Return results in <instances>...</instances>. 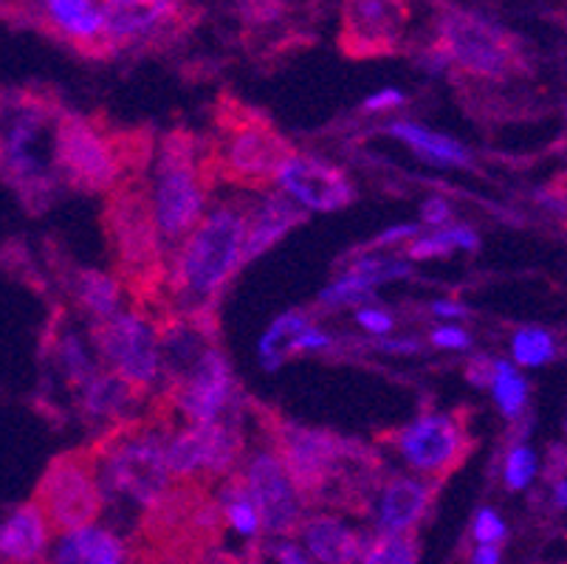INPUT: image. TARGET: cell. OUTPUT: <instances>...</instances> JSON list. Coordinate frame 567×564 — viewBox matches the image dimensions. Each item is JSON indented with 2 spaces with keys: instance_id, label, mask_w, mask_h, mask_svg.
I'll use <instances>...</instances> for the list:
<instances>
[{
  "instance_id": "6da1fadb",
  "label": "cell",
  "mask_w": 567,
  "mask_h": 564,
  "mask_svg": "<svg viewBox=\"0 0 567 564\" xmlns=\"http://www.w3.org/2000/svg\"><path fill=\"white\" fill-rule=\"evenodd\" d=\"M266 443L275 449L306 505H333L368 514L384 480L381 460L370 447L344 441L337 432L302 427L266 407H255Z\"/></svg>"
},
{
  "instance_id": "7a4b0ae2",
  "label": "cell",
  "mask_w": 567,
  "mask_h": 564,
  "mask_svg": "<svg viewBox=\"0 0 567 564\" xmlns=\"http://www.w3.org/2000/svg\"><path fill=\"white\" fill-rule=\"evenodd\" d=\"M175 432V412L167 398L158 396L144 418L107 427L91 452L100 472L105 509L142 511L173 483L167 469V441Z\"/></svg>"
},
{
  "instance_id": "3957f363",
  "label": "cell",
  "mask_w": 567,
  "mask_h": 564,
  "mask_svg": "<svg viewBox=\"0 0 567 564\" xmlns=\"http://www.w3.org/2000/svg\"><path fill=\"white\" fill-rule=\"evenodd\" d=\"M251 204L224 201L209 206L200 224L167 257L164 308L195 314L215 310L220 291L240 268Z\"/></svg>"
},
{
  "instance_id": "277c9868",
  "label": "cell",
  "mask_w": 567,
  "mask_h": 564,
  "mask_svg": "<svg viewBox=\"0 0 567 564\" xmlns=\"http://www.w3.org/2000/svg\"><path fill=\"white\" fill-rule=\"evenodd\" d=\"M51 150L60 184L87 195H107L125 178L147 175L153 155L147 131H113L96 119L65 111L54 122Z\"/></svg>"
},
{
  "instance_id": "5b68a950",
  "label": "cell",
  "mask_w": 567,
  "mask_h": 564,
  "mask_svg": "<svg viewBox=\"0 0 567 564\" xmlns=\"http://www.w3.org/2000/svg\"><path fill=\"white\" fill-rule=\"evenodd\" d=\"M102 229L116 268L113 277L125 291H131L136 310L147 314V308H158L164 314L167 257L158 240L144 175L125 178L105 195Z\"/></svg>"
},
{
  "instance_id": "8992f818",
  "label": "cell",
  "mask_w": 567,
  "mask_h": 564,
  "mask_svg": "<svg viewBox=\"0 0 567 564\" xmlns=\"http://www.w3.org/2000/svg\"><path fill=\"white\" fill-rule=\"evenodd\" d=\"M144 178L158 240L164 257H169L209 209V189L215 184L209 147L195 133L169 131L158 142L153 173Z\"/></svg>"
},
{
  "instance_id": "52a82bcc",
  "label": "cell",
  "mask_w": 567,
  "mask_h": 564,
  "mask_svg": "<svg viewBox=\"0 0 567 564\" xmlns=\"http://www.w3.org/2000/svg\"><path fill=\"white\" fill-rule=\"evenodd\" d=\"M56 116L60 107L38 96L0 105V178L32 209H43L60 184L51 150Z\"/></svg>"
},
{
  "instance_id": "ba28073f",
  "label": "cell",
  "mask_w": 567,
  "mask_h": 564,
  "mask_svg": "<svg viewBox=\"0 0 567 564\" xmlns=\"http://www.w3.org/2000/svg\"><path fill=\"white\" fill-rule=\"evenodd\" d=\"M206 147L215 181L224 178L251 193L275 184L280 164L293 153L275 124L240 102L220 105L218 136L206 142Z\"/></svg>"
},
{
  "instance_id": "9c48e42d",
  "label": "cell",
  "mask_w": 567,
  "mask_h": 564,
  "mask_svg": "<svg viewBox=\"0 0 567 564\" xmlns=\"http://www.w3.org/2000/svg\"><path fill=\"white\" fill-rule=\"evenodd\" d=\"M32 503L43 511L51 534L94 525L105 514V496L91 447L56 454L40 478Z\"/></svg>"
},
{
  "instance_id": "30bf717a",
  "label": "cell",
  "mask_w": 567,
  "mask_h": 564,
  "mask_svg": "<svg viewBox=\"0 0 567 564\" xmlns=\"http://www.w3.org/2000/svg\"><path fill=\"white\" fill-rule=\"evenodd\" d=\"M244 449L246 438L240 410L213 423L175 427L167 441L169 478L178 483H198L215 489L220 480L240 469Z\"/></svg>"
},
{
  "instance_id": "8fae6325",
  "label": "cell",
  "mask_w": 567,
  "mask_h": 564,
  "mask_svg": "<svg viewBox=\"0 0 567 564\" xmlns=\"http://www.w3.org/2000/svg\"><path fill=\"white\" fill-rule=\"evenodd\" d=\"M91 345L102 370L127 381L144 398L162 381L156 325L142 310H116L91 325Z\"/></svg>"
},
{
  "instance_id": "7c38bea8",
  "label": "cell",
  "mask_w": 567,
  "mask_h": 564,
  "mask_svg": "<svg viewBox=\"0 0 567 564\" xmlns=\"http://www.w3.org/2000/svg\"><path fill=\"white\" fill-rule=\"evenodd\" d=\"M384 438L412 474L437 480V483H443L455 469H461L474 447L463 410L424 412L406 427L386 432Z\"/></svg>"
},
{
  "instance_id": "4fadbf2b",
  "label": "cell",
  "mask_w": 567,
  "mask_h": 564,
  "mask_svg": "<svg viewBox=\"0 0 567 564\" xmlns=\"http://www.w3.org/2000/svg\"><path fill=\"white\" fill-rule=\"evenodd\" d=\"M435 43L450 57V65H457L477 80H508L519 69L517 40L483 14H446Z\"/></svg>"
},
{
  "instance_id": "5bb4252c",
  "label": "cell",
  "mask_w": 567,
  "mask_h": 564,
  "mask_svg": "<svg viewBox=\"0 0 567 564\" xmlns=\"http://www.w3.org/2000/svg\"><path fill=\"white\" fill-rule=\"evenodd\" d=\"M162 396L173 407L175 418H184L187 423L220 421L244 407L240 387L220 345L206 350L182 379L164 384Z\"/></svg>"
},
{
  "instance_id": "9a60e30c",
  "label": "cell",
  "mask_w": 567,
  "mask_h": 564,
  "mask_svg": "<svg viewBox=\"0 0 567 564\" xmlns=\"http://www.w3.org/2000/svg\"><path fill=\"white\" fill-rule=\"evenodd\" d=\"M246 480V489L251 494L257 516H260V531L266 540H288L300 531L302 520L308 514V505L302 503L300 491L288 478L286 465L275 454L271 447H262L246 460L240 469Z\"/></svg>"
},
{
  "instance_id": "2e32d148",
  "label": "cell",
  "mask_w": 567,
  "mask_h": 564,
  "mask_svg": "<svg viewBox=\"0 0 567 564\" xmlns=\"http://www.w3.org/2000/svg\"><path fill=\"white\" fill-rule=\"evenodd\" d=\"M275 184L293 204L311 212H337L353 204L355 186L344 170L322 162L317 155H302L293 150L277 170Z\"/></svg>"
},
{
  "instance_id": "e0dca14e",
  "label": "cell",
  "mask_w": 567,
  "mask_h": 564,
  "mask_svg": "<svg viewBox=\"0 0 567 564\" xmlns=\"http://www.w3.org/2000/svg\"><path fill=\"white\" fill-rule=\"evenodd\" d=\"M410 23L404 0H344L342 49L350 57L393 54Z\"/></svg>"
},
{
  "instance_id": "ac0fdd59",
  "label": "cell",
  "mask_w": 567,
  "mask_h": 564,
  "mask_svg": "<svg viewBox=\"0 0 567 564\" xmlns=\"http://www.w3.org/2000/svg\"><path fill=\"white\" fill-rule=\"evenodd\" d=\"M437 480L417 474H393L384 478L370 500V514L379 534H415L435 505Z\"/></svg>"
},
{
  "instance_id": "d6986e66",
  "label": "cell",
  "mask_w": 567,
  "mask_h": 564,
  "mask_svg": "<svg viewBox=\"0 0 567 564\" xmlns=\"http://www.w3.org/2000/svg\"><path fill=\"white\" fill-rule=\"evenodd\" d=\"M178 14V0H102L105 38L111 49L156 38L173 25Z\"/></svg>"
},
{
  "instance_id": "ffe728a7",
  "label": "cell",
  "mask_w": 567,
  "mask_h": 564,
  "mask_svg": "<svg viewBox=\"0 0 567 564\" xmlns=\"http://www.w3.org/2000/svg\"><path fill=\"white\" fill-rule=\"evenodd\" d=\"M297 534L302 540V551L313 564H359L370 542V536L355 531L348 520L328 511L306 514Z\"/></svg>"
},
{
  "instance_id": "44dd1931",
  "label": "cell",
  "mask_w": 567,
  "mask_h": 564,
  "mask_svg": "<svg viewBox=\"0 0 567 564\" xmlns=\"http://www.w3.org/2000/svg\"><path fill=\"white\" fill-rule=\"evenodd\" d=\"M43 18L56 38L82 54L102 57L113 51L105 38L102 0H43Z\"/></svg>"
},
{
  "instance_id": "7402d4cb",
  "label": "cell",
  "mask_w": 567,
  "mask_h": 564,
  "mask_svg": "<svg viewBox=\"0 0 567 564\" xmlns=\"http://www.w3.org/2000/svg\"><path fill=\"white\" fill-rule=\"evenodd\" d=\"M308 221V212L302 206L293 204L282 193H266L257 198L249 209V224H246V240L244 255H240V268L260 257L262 252L275 246L277 240L288 235L293 226H300Z\"/></svg>"
},
{
  "instance_id": "603a6c76",
  "label": "cell",
  "mask_w": 567,
  "mask_h": 564,
  "mask_svg": "<svg viewBox=\"0 0 567 564\" xmlns=\"http://www.w3.org/2000/svg\"><path fill=\"white\" fill-rule=\"evenodd\" d=\"M49 564H131V542L105 525H85L60 534Z\"/></svg>"
},
{
  "instance_id": "cb8c5ba5",
  "label": "cell",
  "mask_w": 567,
  "mask_h": 564,
  "mask_svg": "<svg viewBox=\"0 0 567 564\" xmlns=\"http://www.w3.org/2000/svg\"><path fill=\"white\" fill-rule=\"evenodd\" d=\"M51 545V527L43 511L29 500L0 520V564H34Z\"/></svg>"
},
{
  "instance_id": "d4e9b609",
  "label": "cell",
  "mask_w": 567,
  "mask_h": 564,
  "mask_svg": "<svg viewBox=\"0 0 567 564\" xmlns=\"http://www.w3.org/2000/svg\"><path fill=\"white\" fill-rule=\"evenodd\" d=\"M142 401V392H136L127 381H122L118 376H113V372L102 370V367L94 379L87 381L80 390V410L87 423H107V427H116V423L127 421L131 412L136 410Z\"/></svg>"
},
{
  "instance_id": "484cf974",
  "label": "cell",
  "mask_w": 567,
  "mask_h": 564,
  "mask_svg": "<svg viewBox=\"0 0 567 564\" xmlns=\"http://www.w3.org/2000/svg\"><path fill=\"white\" fill-rule=\"evenodd\" d=\"M386 133L399 142H404L417 158H424V162L435 164V167H457V170H468L474 167L472 150L466 144L455 142V139L443 136V133L430 131L424 124L415 122H393L386 124Z\"/></svg>"
},
{
  "instance_id": "4316f807",
  "label": "cell",
  "mask_w": 567,
  "mask_h": 564,
  "mask_svg": "<svg viewBox=\"0 0 567 564\" xmlns=\"http://www.w3.org/2000/svg\"><path fill=\"white\" fill-rule=\"evenodd\" d=\"M215 503H218L220 516H224V527H229L231 534H237L240 540H249L255 545L262 536L260 531V516H257L255 503H251V494L246 489V480L237 472H231L229 478L220 480L213 489Z\"/></svg>"
},
{
  "instance_id": "83f0119b",
  "label": "cell",
  "mask_w": 567,
  "mask_h": 564,
  "mask_svg": "<svg viewBox=\"0 0 567 564\" xmlns=\"http://www.w3.org/2000/svg\"><path fill=\"white\" fill-rule=\"evenodd\" d=\"M69 288L74 294L76 305L85 310L87 317H94V322L122 310V286H118V279L113 274L96 271V268H74Z\"/></svg>"
},
{
  "instance_id": "f1b7e54d",
  "label": "cell",
  "mask_w": 567,
  "mask_h": 564,
  "mask_svg": "<svg viewBox=\"0 0 567 564\" xmlns=\"http://www.w3.org/2000/svg\"><path fill=\"white\" fill-rule=\"evenodd\" d=\"M51 353L65 384L76 392L100 372V361L74 328H56V334L51 336Z\"/></svg>"
},
{
  "instance_id": "f546056e",
  "label": "cell",
  "mask_w": 567,
  "mask_h": 564,
  "mask_svg": "<svg viewBox=\"0 0 567 564\" xmlns=\"http://www.w3.org/2000/svg\"><path fill=\"white\" fill-rule=\"evenodd\" d=\"M455 248L463 252H477L481 237L472 226H441V229L421 232L406 243V260H432V257H450Z\"/></svg>"
},
{
  "instance_id": "4dcf8cb0",
  "label": "cell",
  "mask_w": 567,
  "mask_h": 564,
  "mask_svg": "<svg viewBox=\"0 0 567 564\" xmlns=\"http://www.w3.org/2000/svg\"><path fill=\"white\" fill-rule=\"evenodd\" d=\"M488 387H492L494 401H497L505 421H519V416L525 412V403H528V381L523 379L517 365H512L508 359L494 361L492 384Z\"/></svg>"
},
{
  "instance_id": "1f68e13d",
  "label": "cell",
  "mask_w": 567,
  "mask_h": 564,
  "mask_svg": "<svg viewBox=\"0 0 567 564\" xmlns=\"http://www.w3.org/2000/svg\"><path fill=\"white\" fill-rule=\"evenodd\" d=\"M311 325L313 319L308 317V314H302V310H288V314L277 317L275 322H271V328L262 334L260 345H257L262 367H266V370H277V367L286 361L288 341L297 334H302L306 328H311Z\"/></svg>"
},
{
  "instance_id": "d6a6232c",
  "label": "cell",
  "mask_w": 567,
  "mask_h": 564,
  "mask_svg": "<svg viewBox=\"0 0 567 564\" xmlns=\"http://www.w3.org/2000/svg\"><path fill=\"white\" fill-rule=\"evenodd\" d=\"M512 365L543 367L556 359V336L548 328L528 325L519 328L512 339Z\"/></svg>"
},
{
  "instance_id": "836d02e7",
  "label": "cell",
  "mask_w": 567,
  "mask_h": 564,
  "mask_svg": "<svg viewBox=\"0 0 567 564\" xmlns=\"http://www.w3.org/2000/svg\"><path fill=\"white\" fill-rule=\"evenodd\" d=\"M415 534H379L370 536L359 564H417Z\"/></svg>"
},
{
  "instance_id": "e575fe53",
  "label": "cell",
  "mask_w": 567,
  "mask_h": 564,
  "mask_svg": "<svg viewBox=\"0 0 567 564\" xmlns=\"http://www.w3.org/2000/svg\"><path fill=\"white\" fill-rule=\"evenodd\" d=\"M344 274H350V277H355V279H362V283H368L370 288H375V286H381V283H390V279L410 277L412 263L406 260V257H379L370 252V255L355 257Z\"/></svg>"
},
{
  "instance_id": "d590c367",
  "label": "cell",
  "mask_w": 567,
  "mask_h": 564,
  "mask_svg": "<svg viewBox=\"0 0 567 564\" xmlns=\"http://www.w3.org/2000/svg\"><path fill=\"white\" fill-rule=\"evenodd\" d=\"M317 305L319 308H331V310L333 308H355V305H364V308H370V305H375V291L368 286V283H362V279L350 277V274H342L337 283H331V286L319 294Z\"/></svg>"
},
{
  "instance_id": "8d00e7d4",
  "label": "cell",
  "mask_w": 567,
  "mask_h": 564,
  "mask_svg": "<svg viewBox=\"0 0 567 564\" xmlns=\"http://www.w3.org/2000/svg\"><path fill=\"white\" fill-rule=\"evenodd\" d=\"M536 454L534 449L525 447V441H514V447L505 452L503 460V483L508 491H523L534 483L536 478Z\"/></svg>"
},
{
  "instance_id": "74e56055",
  "label": "cell",
  "mask_w": 567,
  "mask_h": 564,
  "mask_svg": "<svg viewBox=\"0 0 567 564\" xmlns=\"http://www.w3.org/2000/svg\"><path fill=\"white\" fill-rule=\"evenodd\" d=\"M244 564H313L300 545L288 540H260L246 551Z\"/></svg>"
},
{
  "instance_id": "f35d334b",
  "label": "cell",
  "mask_w": 567,
  "mask_h": 564,
  "mask_svg": "<svg viewBox=\"0 0 567 564\" xmlns=\"http://www.w3.org/2000/svg\"><path fill=\"white\" fill-rule=\"evenodd\" d=\"M468 534H472L474 545L503 547V542L508 540V525H505L503 516H499L494 509H481L477 514H474L472 531H468Z\"/></svg>"
},
{
  "instance_id": "ab89813d",
  "label": "cell",
  "mask_w": 567,
  "mask_h": 564,
  "mask_svg": "<svg viewBox=\"0 0 567 564\" xmlns=\"http://www.w3.org/2000/svg\"><path fill=\"white\" fill-rule=\"evenodd\" d=\"M331 348H333L331 334H324V330H319L317 325H311V328H306L302 334H297L291 341H288L286 359L288 356H302V353H313V350H331Z\"/></svg>"
},
{
  "instance_id": "60d3db41",
  "label": "cell",
  "mask_w": 567,
  "mask_h": 564,
  "mask_svg": "<svg viewBox=\"0 0 567 564\" xmlns=\"http://www.w3.org/2000/svg\"><path fill=\"white\" fill-rule=\"evenodd\" d=\"M355 322L362 325L370 336H379V339L381 336H390L395 328L393 314H386V310L379 308V305H370V308L359 310V314H355Z\"/></svg>"
},
{
  "instance_id": "b9f144b4",
  "label": "cell",
  "mask_w": 567,
  "mask_h": 564,
  "mask_svg": "<svg viewBox=\"0 0 567 564\" xmlns=\"http://www.w3.org/2000/svg\"><path fill=\"white\" fill-rule=\"evenodd\" d=\"M430 341L435 348L443 350H468L472 348V336L461 325H437L430 334Z\"/></svg>"
},
{
  "instance_id": "7bdbcfd3",
  "label": "cell",
  "mask_w": 567,
  "mask_h": 564,
  "mask_svg": "<svg viewBox=\"0 0 567 564\" xmlns=\"http://www.w3.org/2000/svg\"><path fill=\"white\" fill-rule=\"evenodd\" d=\"M237 7H240V14L251 23H271L282 14V3L280 0H237Z\"/></svg>"
},
{
  "instance_id": "ee69618b",
  "label": "cell",
  "mask_w": 567,
  "mask_h": 564,
  "mask_svg": "<svg viewBox=\"0 0 567 564\" xmlns=\"http://www.w3.org/2000/svg\"><path fill=\"white\" fill-rule=\"evenodd\" d=\"M421 226L417 224H404V226H393V229L381 232L373 243H370V252H379V248H390V246H406L412 237L421 235Z\"/></svg>"
},
{
  "instance_id": "f6af8a7d",
  "label": "cell",
  "mask_w": 567,
  "mask_h": 564,
  "mask_svg": "<svg viewBox=\"0 0 567 564\" xmlns=\"http://www.w3.org/2000/svg\"><path fill=\"white\" fill-rule=\"evenodd\" d=\"M421 217H424V226H432V229H441V226H450L452 221V206L435 195V198H426L424 206H421Z\"/></svg>"
},
{
  "instance_id": "bcb514c9",
  "label": "cell",
  "mask_w": 567,
  "mask_h": 564,
  "mask_svg": "<svg viewBox=\"0 0 567 564\" xmlns=\"http://www.w3.org/2000/svg\"><path fill=\"white\" fill-rule=\"evenodd\" d=\"M404 102H406L404 93L395 91V88H384V91L368 96L362 107H364V113H386V111H395V107H401Z\"/></svg>"
},
{
  "instance_id": "7dc6e473",
  "label": "cell",
  "mask_w": 567,
  "mask_h": 564,
  "mask_svg": "<svg viewBox=\"0 0 567 564\" xmlns=\"http://www.w3.org/2000/svg\"><path fill=\"white\" fill-rule=\"evenodd\" d=\"M492 370H494L492 359H486V356H472L466 367V379L472 381L474 387H488L492 384Z\"/></svg>"
},
{
  "instance_id": "c3c4849f",
  "label": "cell",
  "mask_w": 567,
  "mask_h": 564,
  "mask_svg": "<svg viewBox=\"0 0 567 564\" xmlns=\"http://www.w3.org/2000/svg\"><path fill=\"white\" fill-rule=\"evenodd\" d=\"M375 350L381 353H393V356H415L421 353V341L417 339H390V336H381L375 341Z\"/></svg>"
},
{
  "instance_id": "681fc988",
  "label": "cell",
  "mask_w": 567,
  "mask_h": 564,
  "mask_svg": "<svg viewBox=\"0 0 567 564\" xmlns=\"http://www.w3.org/2000/svg\"><path fill=\"white\" fill-rule=\"evenodd\" d=\"M421 65H424L426 71H430V74H443V71H450L452 65H450V57L443 54V49L437 43H432L430 49L424 51V54H421Z\"/></svg>"
},
{
  "instance_id": "f907efd6",
  "label": "cell",
  "mask_w": 567,
  "mask_h": 564,
  "mask_svg": "<svg viewBox=\"0 0 567 564\" xmlns=\"http://www.w3.org/2000/svg\"><path fill=\"white\" fill-rule=\"evenodd\" d=\"M432 314H435L437 319H452V322H457V319L468 317V308L463 302H455V299H437V302L432 305Z\"/></svg>"
},
{
  "instance_id": "816d5d0a",
  "label": "cell",
  "mask_w": 567,
  "mask_h": 564,
  "mask_svg": "<svg viewBox=\"0 0 567 564\" xmlns=\"http://www.w3.org/2000/svg\"><path fill=\"white\" fill-rule=\"evenodd\" d=\"M503 562V547L499 545H474L468 553V564H499Z\"/></svg>"
},
{
  "instance_id": "f5cc1de1",
  "label": "cell",
  "mask_w": 567,
  "mask_h": 564,
  "mask_svg": "<svg viewBox=\"0 0 567 564\" xmlns=\"http://www.w3.org/2000/svg\"><path fill=\"white\" fill-rule=\"evenodd\" d=\"M3 3H7V0H0V7H3Z\"/></svg>"
}]
</instances>
